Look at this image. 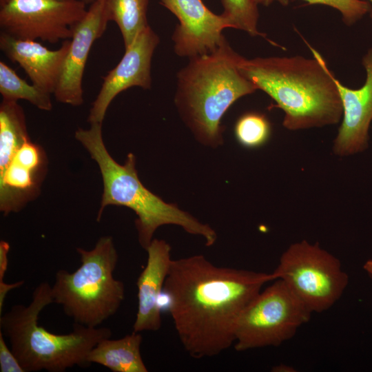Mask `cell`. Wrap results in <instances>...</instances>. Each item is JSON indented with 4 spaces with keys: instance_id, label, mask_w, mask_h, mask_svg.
I'll return each mask as SVG.
<instances>
[{
    "instance_id": "6da1fadb",
    "label": "cell",
    "mask_w": 372,
    "mask_h": 372,
    "mask_svg": "<svg viewBox=\"0 0 372 372\" xmlns=\"http://www.w3.org/2000/svg\"><path fill=\"white\" fill-rule=\"evenodd\" d=\"M272 273L218 267L203 255L172 260L163 292L187 353L217 355L234 343L238 319Z\"/></svg>"
},
{
    "instance_id": "7a4b0ae2",
    "label": "cell",
    "mask_w": 372,
    "mask_h": 372,
    "mask_svg": "<svg viewBox=\"0 0 372 372\" xmlns=\"http://www.w3.org/2000/svg\"><path fill=\"white\" fill-rule=\"evenodd\" d=\"M310 49L312 58L243 57L240 63L242 74L284 112L282 125L289 130L334 125L342 117L336 78L322 56Z\"/></svg>"
},
{
    "instance_id": "3957f363",
    "label": "cell",
    "mask_w": 372,
    "mask_h": 372,
    "mask_svg": "<svg viewBox=\"0 0 372 372\" xmlns=\"http://www.w3.org/2000/svg\"><path fill=\"white\" fill-rule=\"evenodd\" d=\"M242 59L225 39L212 52L189 58L177 73L175 104L205 145L223 143V115L238 99L258 90L240 70Z\"/></svg>"
},
{
    "instance_id": "277c9868",
    "label": "cell",
    "mask_w": 372,
    "mask_h": 372,
    "mask_svg": "<svg viewBox=\"0 0 372 372\" xmlns=\"http://www.w3.org/2000/svg\"><path fill=\"white\" fill-rule=\"evenodd\" d=\"M75 138L97 163L103 179V189L96 220L109 205L124 206L137 215L135 220L138 242L146 249L162 225H176L185 231L203 236L207 246L216 240V231L174 204L163 201L147 189L138 178L136 157L130 153L124 164L118 163L108 152L102 135V123H90L88 129L78 128Z\"/></svg>"
},
{
    "instance_id": "5b68a950",
    "label": "cell",
    "mask_w": 372,
    "mask_h": 372,
    "mask_svg": "<svg viewBox=\"0 0 372 372\" xmlns=\"http://www.w3.org/2000/svg\"><path fill=\"white\" fill-rule=\"evenodd\" d=\"M52 303V287L42 282L34 289L28 306L15 304L0 315V331L8 339L25 372H63L75 365L87 366L90 351L100 341L111 337L109 328L76 323L69 333L50 332L39 325L38 320L41 311Z\"/></svg>"
},
{
    "instance_id": "8992f818",
    "label": "cell",
    "mask_w": 372,
    "mask_h": 372,
    "mask_svg": "<svg viewBox=\"0 0 372 372\" xmlns=\"http://www.w3.org/2000/svg\"><path fill=\"white\" fill-rule=\"evenodd\" d=\"M76 251L81 266L72 273L56 271L52 297L74 323L98 327L125 299V285L114 277L118 255L108 236L101 237L91 250L77 247Z\"/></svg>"
},
{
    "instance_id": "52a82bcc",
    "label": "cell",
    "mask_w": 372,
    "mask_h": 372,
    "mask_svg": "<svg viewBox=\"0 0 372 372\" xmlns=\"http://www.w3.org/2000/svg\"><path fill=\"white\" fill-rule=\"evenodd\" d=\"M312 313L331 308L342 296L349 277L340 260L318 243L292 244L272 272Z\"/></svg>"
},
{
    "instance_id": "ba28073f",
    "label": "cell",
    "mask_w": 372,
    "mask_h": 372,
    "mask_svg": "<svg viewBox=\"0 0 372 372\" xmlns=\"http://www.w3.org/2000/svg\"><path fill=\"white\" fill-rule=\"evenodd\" d=\"M311 313L285 284L276 279L244 309L235 328L237 351L278 347L309 322Z\"/></svg>"
},
{
    "instance_id": "9c48e42d",
    "label": "cell",
    "mask_w": 372,
    "mask_h": 372,
    "mask_svg": "<svg viewBox=\"0 0 372 372\" xmlns=\"http://www.w3.org/2000/svg\"><path fill=\"white\" fill-rule=\"evenodd\" d=\"M85 5L81 0H0L1 32L50 43L71 39Z\"/></svg>"
},
{
    "instance_id": "30bf717a",
    "label": "cell",
    "mask_w": 372,
    "mask_h": 372,
    "mask_svg": "<svg viewBox=\"0 0 372 372\" xmlns=\"http://www.w3.org/2000/svg\"><path fill=\"white\" fill-rule=\"evenodd\" d=\"M159 41L158 34L148 25L125 49L119 63L103 77L90 110V123H102L111 102L121 92L136 86L145 90L151 87L152 59Z\"/></svg>"
},
{
    "instance_id": "8fae6325",
    "label": "cell",
    "mask_w": 372,
    "mask_h": 372,
    "mask_svg": "<svg viewBox=\"0 0 372 372\" xmlns=\"http://www.w3.org/2000/svg\"><path fill=\"white\" fill-rule=\"evenodd\" d=\"M110 21L106 0H95L76 23L54 93L56 100L72 106L83 102L82 80L94 42L101 37Z\"/></svg>"
},
{
    "instance_id": "7c38bea8",
    "label": "cell",
    "mask_w": 372,
    "mask_h": 372,
    "mask_svg": "<svg viewBox=\"0 0 372 372\" xmlns=\"http://www.w3.org/2000/svg\"><path fill=\"white\" fill-rule=\"evenodd\" d=\"M178 19L173 34L175 53L192 58L214 50L225 39L229 28L225 18L212 12L202 0H160Z\"/></svg>"
},
{
    "instance_id": "4fadbf2b",
    "label": "cell",
    "mask_w": 372,
    "mask_h": 372,
    "mask_svg": "<svg viewBox=\"0 0 372 372\" xmlns=\"http://www.w3.org/2000/svg\"><path fill=\"white\" fill-rule=\"evenodd\" d=\"M47 169L44 149L28 139L0 171V211L4 216L19 212L38 196Z\"/></svg>"
},
{
    "instance_id": "5bb4252c",
    "label": "cell",
    "mask_w": 372,
    "mask_h": 372,
    "mask_svg": "<svg viewBox=\"0 0 372 372\" xmlns=\"http://www.w3.org/2000/svg\"><path fill=\"white\" fill-rule=\"evenodd\" d=\"M362 63L366 80L360 88H349L335 80L342 101V121L334 141L333 152L342 156L360 153L369 146L372 121V48L363 56Z\"/></svg>"
},
{
    "instance_id": "9a60e30c",
    "label": "cell",
    "mask_w": 372,
    "mask_h": 372,
    "mask_svg": "<svg viewBox=\"0 0 372 372\" xmlns=\"http://www.w3.org/2000/svg\"><path fill=\"white\" fill-rule=\"evenodd\" d=\"M147 259L140 273L138 309L133 331H156L161 327V298L172 259L171 247L163 240L154 238L147 248Z\"/></svg>"
},
{
    "instance_id": "2e32d148",
    "label": "cell",
    "mask_w": 372,
    "mask_h": 372,
    "mask_svg": "<svg viewBox=\"0 0 372 372\" xmlns=\"http://www.w3.org/2000/svg\"><path fill=\"white\" fill-rule=\"evenodd\" d=\"M70 43V40H65L58 50H51L36 40L0 33V49L3 54L23 69L32 84L51 94L57 87Z\"/></svg>"
},
{
    "instance_id": "e0dca14e",
    "label": "cell",
    "mask_w": 372,
    "mask_h": 372,
    "mask_svg": "<svg viewBox=\"0 0 372 372\" xmlns=\"http://www.w3.org/2000/svg\"><path fill=\"white\" fill-rule=\"evenodd\" d=\"M104 339L90 352L91 364L103 365L113 372H147L141 353L143 337L133 331L117 340Z\"/></svg>"
},
{
    "instance_id": "ac0fdd59",
    "label": "cell",
    "mask_w": 372,
    "mask_h": 372,
    "mask_svg": "<svg viewBox=\"0 0 372 372\" xmlns=\"http://www.w3.org/2000/svg\"><path fill=\"white\" fill-rule=\"evenodd\" d=\"M28 139L23 108L17 101L3 100L0 105V171Z\"/></svg>"
},
{
    "instance_id": "d6986e66",
    "label": "cell",
    "mask_w": 372,
    "mask_h": 372,
    "mask_svg": "<svg viewBox=\"0 0 372 372\" xmlns=\"http://www.w3.org/2000/svg\"><path fill=\"white\" fill-rule=\"evenodd\" d=\"M110 21L118 27L125 49L148 25L149 0H106Z\"/></svg>"
},
{
    "instance_id": "ffe728a7",
    "label": "cell",
    "mask_w": 372,
    "mask_h": 372,
    "mask_svg": "<svg viewBox=\"0 0 372 372\" xmlns=\"http://www.w3.org/2000/svg\"><path fill=\"white\" fill-rule=\"evenodd\" d=\"M0 93L4 101L22 99L41 110L52 109L51 94L34 84H28L3 61H0Z\"/></svg>"
},
{
    "instance_id": "44dd1931",
    "label": "cell",
    "mask_w": 372,
    "mask_h": 372,
    "mask_svg": "<svg viewBox=\"0 0 372 372\" xmlns=\"http://www.w3.org/2000/svg\"><path fill=\"white\" fill-rule=\"evenodd\" d=\"M229 28L246 32L250 36L262 35L258 29L259 13L254 0H221Z\"/></svg>"
},
{
    "instance_id": "7402d4cb",
    "label": "cell",
    "mask_w": 372,
    "mask_h": 372,
    "mask_svg": "<svg viewBox=\"0 0 372 372\" xmlns=\"http://www.w3.org/2000/svg\"><path fill=\"white\" fill-rule=\"evenodd\" d=\"M234 133L238 143L248 148L264 145L271 134V125L267 118L261 113L247 112L236 121Z\"/></svg>"
},
{
    "instance_id": "603a6c76",
    "label": "cell",
    "mask_w": 372,
    "mask_h": 372,
    "mask_svg": "<svg viewBox=\"0 0 372 372\" xmlns=\"http://www.w3.org/2000/svg\"><path fill=\"white\" fill-rule=\"evenodd\" d=\"M309 4H322L336 9L347 25H352L370 12L371 5L363 0H303Z\"/></svg>"
},
{
    "instance_id": "cb8c5ba5",
    "label": "cell",
    "mask_w": 372,
    "mask_h": 372,
    "mask_svg": "<svg viewBox=\"0 0 372 372\" xmlns=\"http://www.w3.org/2000/svg\"><path fill=\"white\" fill-rule=\"evenodd\" d=\"M0 371L25 372L17 358L8 347L3 333L0 331Z\"/></svg>"
},
{
    "instance_id": "d4e9b609",
    "label": "cell",
    "mask_w": 372,
    "mask_h": 372,
    "mask_svg": "<svg viewBox=\"0 0 372 372\" xmlns=\"http://www.w3.org/2000/svg\"><path fill=\"white\" fill-rule=\"evenodd\" d=\"M10 244L5 240L0 241V282L4 281L5 273L8 266Z\"/></svg>"
},
{
    "instance_id": "484cf974",
    "label": "cell",
    "mask_w": 372,
    "mask_h": 372,
    "mask_svg": "<svg viewBox=\"0 0 372 372\" xmlns=\"http://www.w3.org/2000/svg\"><path fill=\"white\" fill-rule=\"evenodd\" d=\"M23 284V280L11 284L6 283L4 281L0 282V315L2 314L3 307L8 293L13 289L21 287Z\"/></svg>"
},
{
    "instance_id": "4316f807",
    "label": "cell",
    "mask_w": 372,
    "mask_h": 372,
    "mask_svg": "<svg viewBox=\"0 0 372 372\" xmlns=\"http://www.w3.org/2000/svg\"><path fill=\"white\" fill-rule=\"evenodd\" d=\"M254 1L258 5L261 4L266 6H269L273 2H278L282 6H285L289 4V0H254Z\"/></svg>"
},
{
    "instance_id": "83f0119b",
    "label": "cell",
    "mask_w": 372,
    "mask_h": 372,
    "mask_svg": "<svg viewBox=\"0 0 372 372\" xmlns=\"http://www.w3.org/2000/svg\"><path fill=\"white\" fill-rule=\"evenodd\" d=\"M363 268L372 278V259L368 260L363 265Z\"/></svg>"
},
{
    "instance_id": "f1b7e54d",
    "label": "cell",
    "mask_w": 372,
    "mask_h": 372,
    "mask_svg": "<svg viewBox=\"0 0 372 372\" xmlns=\"http://www.w3.org/2000/svg\"><path fill=\"white\" fill-rule=\"evenodd\" d=\"M83 2H84L85 4H88V3H93L95 0H81Z\"/></svg>"
},
{
    "instance_id": "f546056e",
    "label": "cell",
    "mask_w": 372,
    "mask_h": 372,
    "mask_svg": "<svg viewBox=\"0 0 372 372\" xmlns=\"http://www.w3.org/2000/svg\"><path fill=\"white\" fill-rule=\"evenodd\" d=\"M368 1L371 5V11H370V17H371V21H372V0H368Z\"/></svg>"
}]
</instances>
